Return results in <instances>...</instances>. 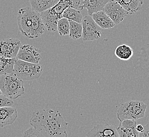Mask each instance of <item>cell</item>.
I'll return each instance as SVG.
<instances>
[{
    "label": "cell",
    "mask_w": 149,
    "mask_h": 137,
    "mask_svg": "<svg viewBox=\"0 0 149 137\" xmlns=\"http://www.w3.org/2000/svg\"><path fill=\"white\" fill-rule=\"evenodd\" d=\"M0 89L2 94L10 100H15L24 93L23 80L14 73L0 75Z\"/></svg>",
    "instance_id": "cell-4"
},
{
    "label": "cell",
    "mask_w": 149,
    "mask_h": 137,
    "mask_svg": "<svg viewBox=\"0 0 149 137\" xmlns=\"http://www.w3.org/2000/svg\"><path fill=\"white\" fill-rule=\"evenodd\" d=\"M136 129L139 133H141L143 131V126H142L141 125H138L136 127Z\"/></svg>",
    "instance_id": "cell-26"
},
{
    "label": "cell",
    "mask_w": 149,
    "mask_h": 137,
    "mask_svg": "<svg viewBox=\"0 0 149 137\" xmlns=\"http://www.w3.org/2000/svg\"><path fill=\"white\" fill-rule=\"evenodd\" d=\"M57 31L60 36L69 35L70 32L69 21L66 18H61L57 23Z\"/></svg>",
    "instance_id": "cell-22"
},
{
    "label": "cell",
    "mask_w": 149,
    "mask_h": 137,
    "mask_svg": "<svg viewBox=\"0 0 149 137\" xmlns=\"http://www.w3.org/2000/svg\"><path fill=\"white\" fill-rule=\"evenodd\" d=\"M66 18L69 21H74L77 23H82L83 16L80 11L73 8H69L63 12L62 18Z\"/></svg>",
    "instance_id": "cell-20"
},
{
    "label": "cell",
    "mask_w": 149,
    "mask_h": 137,
    "mask_svg": "<svg viewBox=\"0 0 149 137\" xmlns=\"http://www.w3.org/2000/svg\"><path fill=\"white\" fill-rule=\"evenodd\" d=\"M115 54L116 57L121 60L127 61L130 59L133 55V50L126 44L118 46L115 50Z\"/></svg>",
    "instance_id": "cell-19"
},
{
    "label": "cell",
    "mask_w": 149,
    "mask_h": 137,
    "mask_svg": "<svg viewBox=\"0 0 149 137\" xmlns=\"http://www.w3.org/2000/svg\"><path fill=\"white\" fill-rule=\"evenodd\" d=\"M60 0H29L32 9L41 13L55 6Z\"/></svg>",
    "instance_id": "cell-17"
},
{
    "label": "cell",
    "mask_w": 149,
    "mask_h": 137,
    "mask_svg": "<svg viewBox=\"0 0 149 137\" xmlns=\"http://www.w3.org/2000/svg\"><path fill=\"white\" fill-rule=\"evenodd\" d=\"M80 4V0H60L52 8L40 13L46 29L50 32L56 31L58 21L62 18L63 12L69 8L77 10Z\"/></svg>",
    "instance_id": "cell-3"
},
{
    "label": "cell",
    "mask_w": 149,
    "mask_h": 137,
    "mask_svg": "<svg viewBox=\"0 0 149 137\" xmlns=\"http://www.w3.org/2000/svg\"><path fill=\"white\" fill-rule=\"evenodd\" d=\"M17 58L30 63L39 64L41 60L40 50L31 45L21 46Z\"/></svg>",
    "instance_id": "cell-10"
},
{
    "label": "cell",
    "mask_w": 149,
    "mask_h": 137,
    "mask_svg": "<svg viewBox=\"0 0 149 137\" xmlns=\"http://www.w3.org/2000/svg\"><path fill=\"white\" fill-rule=\"evenodd\" d=\"M83 40L85 42L98 40L102 35L100 28L95 22L91 16L86 15L82 20Z\"/></svg>",
    "instance_id": "cell-7"
},
{
    "label": "cell",
    "mask_w": 149,
    "mask_h": 137,
    "mask_svg": "<svg viewBox=\"0 0 149 137\" xmlns=\"http://www.w3.org/2000/svg\"><path fill=\"white\" fill-rule=\"evenodd\" d=\"M14 104V102L13 100H10L6 97L3 94L0 95V107H6V106H11L12 107Z\"/></svg>",
    "instance_id": "cell-24"
},
{
    "label": "cell",
    "mask_w": 149,
    "mask_h": 137,
    "mask_svg": "<svg viewBox=\"0 0 149 137\" xmlns=\"http://www.w3.org/2000/svg\"><path fill=\"white\" fill-rule=\"evenodd\" d=\"M103 11L109 16L115 25L122 22L128 14L126 10L118 2L113 0L107 3Z\"/></svg>",
    "instance_id": "cell-9"
},
{
    "label": "cell",
    "mask_w": 149,
    "mask_h": 137,
    "mask_svg": "<svg viewBox=\"0 0 149 137\" xmlns=\"http://www.w3.org/2000/svg\"><path fill=\"white\" fill-rule=\"evenodd\" d=\"M87 137H120L116 128L109 123L94 126L87 134Z\"/></svg>",
    "instance_id": "cell-11"
},
{
    "label": "cell",
    "mask_w": 149,
    "mask_h": 137,
    "mask_svg": "<svg viewBox=\"0 0 149 137\" xmlns=\"http://www.w3.org/2000/svg\"><path fill=\"white\" fill-rule=\"evenodd\" d=\"M30 124L45 137H68V123L58 111L49 109L34 111Z\"/></svg>",
    "instance_id": "cell-1"
},
{
    "label": "cell",
    "mask_w": 149,
    "mask_h": 137,
    "mask_svg": "<svg viewBox=\"0 0 149 137\" xmlns=\"http://www.w3.org/2000/svg\"><path fill=\"white\" fill-rule=\"evenodd\" d=\"M21 46V41L17 39L9 38L0 41V57L17 58Z\"/></svg>",
    "instance_id": "cell-8"
},
{
    "label": "cell",
    "mask_w": 149,
    "mask_h": 137,
    "mask_svg": "<svg viewBox=\"0 0 149 137\" xmlns=\"http://www.w3.org/2000/svg\"><path fill=\"white\" fill-rule=\"evenodd\" d=\"M42 66L39 64L30 63L17 59L14 66V74L23 81L37 79L42 74Z\"/></svg>",
    "instance_id": "cell-6"
},
{
    "label": "cell",
    "mask_w": 149,
    "mask_h": 137,
    "mask_svg": "<svg viewBox=\"0 0 149 137\" xmlns=\"http://www.w3.org/2000/svg\"><path fill=\"white\" fill-rule=\"evenodd\" d=\"M113 0H83L82 5L79 6V9L83 10L86 9L88 15L92 16L96 12L103 11L106 4Z\"/></svg>",
    "instance_id": "cell-14"
},
{
    "label": "cell",
    "mask_w": 149,
    "mask_h": 137,
    "mask_svg": "<svg viewBox=\"0 0 149 137\" xmlns=\"http://www.w3.org/2000/svg\"><path fill=\"white\" fill-rule=\"evenodd\" d=\"M17 109L11 106L0 107V128L13 124L17 120Z\"/></svg>",
    "instance_id": "cell-13"
},
{
    "label": "cell",
    "mask_w": 149,
    "mask_h": 137,
    "mask_svg": "<svg viewBox=\"0 0 149 137\" xmlns=\"http://www.w3.org/2000/svg\"><path fill=\"white\" fill-rule=\"evenodd\" d=\"M139 137H149V122L144 126L143 131L139 133Z\"/></svg>",
    "instance_id": "cell-25"
},
{
    "label": "cell",
    "mask_w": 149,
    "mask_h": 137,
    "mask_svg": "<svg viewBox=\"0 0 149 137\" xmlns=\"http://www.w3.org/2000/svg\"><path fill=\"white\" fill-rule=\"evenodd\" d=\"M70 32L69 37L72 40H77L82 37L83 26L81 23L69 21Z\"/></svg>",
    "instance_id": "cell-21"
},
{
    "label": "cell",
    "mask_w": 149,
    "mask_h": 137,
    "mask_svg": "<svg viewBox=\"0 0 149 137\" xmlns=\"http://www.w3.org/2000/svg\"><path fill=\"white\" fill-rule=\"evenodd\" d=\"M136 121L124 120L120 122L116 128L120 137H139V132L136 130Z\"/></svg>",
    "instance_id": "cell-12"
},
{
    "label": "cell",
    "mask_w": 149,
    "mask_h": 137,
    "mask_svg": "<svg viewBox=\"0 0 149 137\" xmlns=\"http://www.w3.org/2000/svg\"><path fill=\"white\" fill-rule=\"evenodd\" d=\"M147 106L140 101L130 100L121 104L117 111L120 122L125 120H136L145 117Z\"/></svg>",
    "instance_id": "cell-5"
},
{
    "label": "cell",
    "mask_w": 149,
    "mask_h": 137,
    "mask_svg": "<svg viewBox=\"0 0 149 137\" xmlns=\"http://www.w3.org/2000/svg\"><path fill=\"white\" fill-rule=\"evenodd\" d=\"M17 23L21 34L30 39L40 37L45 31L46 27L40 13L30 7L18 11Z\"/></svg>",
    "instance_id": "cell-2"
},
{
    "label": "cell",
    "mask_w": 149,
    "mask_h": 137,
    "mask_svg": "<svg viewBox=\"0 0 149 137\" xmlns=\"http://www.w3.org/2000/svg\"><path fill=\"white\" fill-rule=\"evenodd\" d=\"M1 94H2V91H1V90L0 89V95H1Z\"/></svg>",
    "instance_id": "cell-27"
},
{
    "label": "cell",
    "mask_w": 149,
    "mask_h": 137,
    "mask_svg": "<svg viewBox=\"0 0 149 137\" xmlns=\"http://www.w3.org/2000/svg\"><path fill=\"white\" fill-rule=\"evenodd\" d=\"M126 10L128 14L132 15L140 11L143 0H114Z\"/></svg>",
    "instance_id": "cell-16"
},
{
    "label": "cell",
    "mask_w": 149,
    "mask_h": 137,
    "mask_svg": "<svg viewBox=\"0 0 149 137\" xmlns=\"http://www.w3.org/2000/svg\"></svg>",
    "instance_id": "cell-28"
},
{
    "label": "cell",
    "mask_w": 149,
    "mask_h": 137,
    "mask_svg": "<svg viewBox=\"0 0 149 137\" xmlns=\"http://www.w3.org/2000/svg\"><path fill=\"white\" fill-rule=\"evenodd\" d=\"M91 17L95 22L101 29L108 30L112 29L116 26L103 10L95 13Z\"/></svg>",
    "instance_id": "cell-15"
},
{
    "label": "cell",
    "mask_w": 149,
    "mask_h": 137,
    "mask_svg": "<svg viewBox=\"0 0 149 137\" xmlns=\"http://www.w3.org/2000/svg\"><path fill=\"white\" fill-rule=\"evenodd\" d=\"M17 58L7 59L0 57V75L14 72V66Z\"/></svg>",
    "instance_id": "cell-18"
},
{
    "label": "cell",
    "mask_w": 149,
    "mask_h": 137,
    "mask_svg": "<svg viewBox=\"0 0 149 137\" xmlns=\"http://www.w3.org/2000/svg\"><path fill=\"white\" fill-rule=\"evenodd\" d=\"M22 137H45L33 127H31L23 132Z\"/></svg>",
    "instance_id": "cell-23"
}]
</instances>
